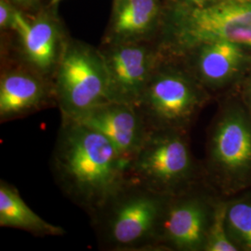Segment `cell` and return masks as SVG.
<instances>
[{
  "label": "cell",
  "instance_id": "ffe728a7",
  "mask_svg": "<svg viewBox=\"0 0 251 251\" xmlns=\"http://www.w3.org/2000/svg\"><path fill=\"white\" fill-rule=\"evenodd\" d=\"M184 5H187L190 7H195V8H203L206 7L208 5H211L213 3H216L220 0H182Z\"/></svg>",
  "mask_w": 251,
  "mask_h": 251
},
{
  "label": "cell",
  "instance_id": "52a82bcc",
  "mask_svg": "<svg viewBox=\"0 0 251 251\" xmlns=\"http://www.w3.org/2000/svg\"><path fill=\"white\" fill-rule=\"evenodd\" d=\"M62 118L77 119L109 101L108 75L100 50L67 42L53 77Z\"/></svg>",
  "mask_w": 251,
  "mask_h": 251
},
{
  "label": "cell",
  "instance_id": "6da1fadb",
  "mask_svg": "<svg viewBox=\"0 0 251 251\" xmlns=\"http://www.w3.org/2000/svg\"><path fill=\"white\" fill-rule=\"evenodd\" d=\"M55 182L89 217L126 179L116 147L94 128L62 118L50 160Z\"/></svg>",
  "mask_w": 251,
  "mask_h": 251
},
{
  "label": "cell",
  "instance_id": "9a60e30c",
  "mask_svg": "<svg viewBox=\"0 0 251 251\" xmlns=\"http://www.w3.org/2000/svg\"><path fill=\"white\" fill-rule=\"evenodd\" d=\"M0 226L14 228L36 236H63L65 230L48 223L29 207L18 189L4 179L0 181Z\"/></svg>",
  "mask_w": 251,
  "mask_h": 251
},
{
  "label": "cell",
  "instance_id": "ba28073f",
  "mask_svg": "<svg viewBox=\"0 0 251 251\" xmlns=\"http://www.w3.org/2000/svg\"><path fill=\"white\" fill-rule=\"evenodd\" d=\"M221 197L205 179L170 196L157 251H204Z\"/></svg>",
  "mask_w": 251,
  "mask_h": 251
},
{
  "label": "cell",
  "instance_id": "8992f818",
  "mask_svg": "<svg viewBox=\"0 0 251 251\" xmlns=\"http://www.w3.org/2000/svg\"><path fill=\"white\" fill-rule=\"evenodd\" d=\"M190 132L150 130L126 175L164 196H172L204 179L202 160L194 155Z\"/></svg>",
  "mask_w": 251,
  "mask_h": 251
},
{
  "label": "cell",
  "instance_id": "5b68a950",
  "mask_svg": "<svg viewBox=\"0 0 251 251\" xmlns=\"http://www.w3.org/2000/svg\"><path fill=\"white\" fill-rule=\"evenodd\" d=\"M216 40L251 50V0H220L203 8L180 5L158 46L165 56L178 57L200 43Z\"/></svg>",
  "mask_w": 251,
  "mask_h": 251
},
{
  "label": "cell",
  "instance_id": "ac0fdd59",
  "mask_svg": "<svg viewBox=\"0 0 251 251\" xmlns=\"http://www.w3.org/2000/svg\"><path fill=\"white\" fill-rule=\"evenodd\" d=\"M236 91L243 103L251 114V66L236 89Z\"/></svg>",
  "mask_w": 251,
  "mask_h": 251
},
{
  "label": "cell",
  "instance_id": "8fae6325",
  "mask_svg": "<svg viewBox=\"0 0 251 251\" xmlns=\"http://www.w3.org/2000/svg\"><path fill=\"white\" fill-rule=\"evenodd\" d=\"M75 121L105 136L116 147L126 168L139 152L150 131L137 106L113 100L93 108Z\"/></svg>",
  "mask_w": 251,
  "mask_h": 251
},
{
  "label": "cell",
  "instance_id": "9c48e42d",
  "mask_svg": "<svg viewBox=\"0 0 251 251\" xmlns=\"http://www.w3.org/2000/svg\"><path fill=\"white\" fill-rule=\"evenodd\" d=\"M214 99L238 88L251 66V50L216 40L200 43L178 57Z\"/></svg>",
  "mask_w": 251,
  "mask_h": 251
},
{
  "label": "cell",
  "instance_id": "5bb4252c",
  "mask_svg": "<svg viewBox=\"0 0 251 251\" xmlns=\"http://www.w3.org/2000/svg\"><path fill=\"white\" fill-rule=\"evenodd\" d=\"M160 10L159 0H117L106 44L145 41Z\"/></svg>",
  "mask_w": 251,
  "mask_h": 251
},
{
  "label": "cell",
  "instance_id": "3957f363",
  "mask_svg": "<svg viewBox=\"0 0 251 251\" xmlns=\"http://www.w3.org/2000/svg\"><path fill=\"white\" fill-rule=\"evenodd\" d=\"M217 100L202 166L206 182L228 198L251 188V114L236 90Z\"/></svg>",
  "mask_w": 251,
  "mask_h": 251
},
{
  "label": "cell",
  "instance_id": "7402d4cb",
  "mask_svg": "<svg viewBox=\"0 0 251 251\" xmlns=\"http://www.w3.org/2000/svg\"><path fill=\"white\" fill-rule=\"evenodd\" d=\"M59 1H60V0H52L53 3H57V2H59Z\"/></svg>",
  "mask_w": 251,
  "mask_h": 251
},
{
  "label": "cell",
  "instance_id": "d6986e66",
  "mask_svg": "<svg viewBox=\"0 0 251 251\" xmlns=\"http://www.w3.org/2000/svg\"><path fill=\"white\" fill-rule=\"evenodd\" d=\"M16 9H12L6 0L0 1V27L1 29H10Z\"/></svg>",
  "mask_w": 251,
  "mask_h": 251
},
{
  "label": "cell",
  "instance_id": "7a4b0ae2",
  "mask_svg": "<svg viewBox=\"0 0 251 251\" xmlns=\"http://www.w3.org/2000/svg\"><path fill=\"white\" fill-rule=\"evenodd\" d=\"M169 197L126 175L119 187L90 218L100 249L157 251Z\"/></svg>",
  "mask_w": 251,
  "mask_h": 251
},
{
  "label": "cell",
  "instance_id": "2e32d148",
  "mask_svg": "<svg viewBox=\"0 0 251 251\" xmlns=\"http://www.w3.org/2000/svg\"><path fill=\"white\" fill-rule=\"evenodd\" d=\"M226 226L238 251H251V188L227 198Z\"/></svg>",
  "mask_w": 251,
  "mask_h": 251
},
{
  "label": "cell",
  "instance_id": "277c9868",
  "mask_svg": "<svg viewBox=\"0 0 251 251\" xmlns=\"http://www.w3.org/2000/svg\"><path fill=\"white\" fill-rule=\"evenodd\" d=\"M213 100L179 58L164 55L136 106L149 130L190 132Z\"/></svg>",
  "mask_w": 251,
  "mask_h": 251
},
{
  "label": "cell",
  "instance_id": "7c38bea8",
  "mask_svg": "<svg viewBox=\"0 0 251 251\" xmlns=\"http://www.w3.org/2000/svg\"><path fill=\"white\" fill-rule=\"evenodd\" d=\"M50 106H56L53 81L24 64L2 73L1 123L27 117Z\"/></svg>",
  "mask_w": 251,
  "mask_h": 251
},
{
  "label": "cell",
  "instance_id": "4fadbf2b",
  "mask_svg": "<svg viewBox=\"0 0 251 251\" xmlns=\"http://www.w3.org/2000/svg\"><path fill=\"white\" fill-rule=\"evenodd\" d=\"M10 29L18 36L24 65L53 81L67 44L63 43L56 26L46 19L28 21L15 10Z\"/></svg>",
  "mask_w": 251,
  "mask_h": 251
},
{
  "label": "cell",
  "instance_id": "e0dca14e",
  "mask_svg": "<svg viewBox=\"0 0 251 251\" xmlns=\"http://www.w3.org/2000/svg\"><path fill=\"white\" fill-rule=\"evenodd\" d=\"M227 198L220 199L207 234L204 251H238L233 245L226 226Z\"/></svg>",
  "mask_w": 251,
  "mask_h": 251
},
{
  "label": "cell",
  "instance_id": "44dd1931",
  "mask_svg": "<svg viewBox=\"0 0 251 251\" xmlns=\"http://www.w3.org/2000/svg\"><path fill=\"white\" fill-rule=\"evenodd\" d=\"M13 1H15L16 3L21 4V5L27 6V5H31V4H33L36 0H13Z\"/></svg>",
  "mask_w": 251,
  "mask_h": 251
},
{
  "label": "cell",
  "instance_id": "30bf717a",
  "mask_svg": "<svg viewBox=\"0 0 251 251\" xmlns=\"http://www.w3.org/2000/svg\"><path fill=\"white\" fill-rule=\"evenodd\" d=\"M102 54L108 75L109 100L137 105L164 54L147 41L106 45Z\"/></svg>",
  "mask_w": 251,
  "mask_h": 251
}]
</instances>
